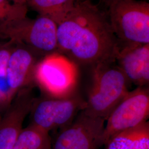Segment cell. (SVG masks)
I'll return each mask as SVG.
<instances>
[{"mask_svg":"<svg viewBox=\"0 0 149 149\" xmlns=\"http://www.w3.org/2000/svg\"><path fill=\"white\" fill-rule=\"evenodd\" d=\"M58 52L75 64L116 62L120 45L107 15L90 0L76 2L58 25Z\"/></svg>","mask_w":149,"mask_h":149,"instance_id":"6da1fadb","label":"cell"},{"mask_svg":"<svg viewBox=\"0 0 149 149\" xmlns=\"http://www.w3.org/2000/svg\"><path fill=\"white\" fill-rule=\"evenodd\" d=\"M92 69V84L82 111L106 121L129 92V82L116 62L97 64Z\"/></svg>","mask_w":149,"mask_h":149,"instance_id":"7a4b0ae2","label":"cell"},{"mask_svg":"<svg viewBox=\"0 0 149 149\" xmlns=\"http://www.w3.org/2000/svg\"><path fill=\"white\" fill-rule=\"evenodd\" d=\"M107 16L120 48L149 44V3L137 0H108Z\"/></svg>","mask_w":149,"mask_h":149,"instance_id":"3957f363","label":"cell"},{"mask_svg":"<svg viewBox=\"0 0 149 149\" xmlns=\"http://www.w3.org/2000/svg\"><path fill=\"white\" fill-rule=\"evenodd\" d=\"M77 64L58 52L47 55L36 65L33 82L49 97L65 98L76 93Z\"/></svg>","mask_w":149,"mask_h":149,"instance_id":"277c9868","label":"cell"},{"mask_svg":"<svg viewBox=\"0 0 149 149\" xmlns=\"http://www.w3.org/2000/svg\"><path fill=\"white\" fill-rule=\"evenodd\" d=\"M58 25L48 17L40 16L31 19L27 17L0 23V39L25 44L48 54L58 50Z\"/></svg>","mask_w":149,"mask_h":149,"instance_id":"5b68a950","label":"cell"},{"mask_svg":"<svg viewBox=\"0 0 149 149\" xmlns=\"http://www.w3.org/2000/svg\"><path fill=\"white\" fill-rule=\"evenodd\" d=\"M149 116L148 86L137 87L129 91L106 120L102 139V146L113 135L148 121Z\"/></svg>","mask_w":149,"mask_h":149,"instance_id":"8992f818","label":"cell"},{"mask_svg":"<svg viewBox=\"0 0 149 149\" xmlns=\"http://www.w3.org/2000/svg\"><path fill=\"white\" fill-rule=\"evenodd\" d=\"M84 101L75 93L65 98L37 100L32 106V124L50 133L66 127L85 106Z\"/></svg>","mask_w":149,"mask_h":149,"instance_id":"52a82bcc","label":"cell"},{"mask_svg":"<svg viewBox=\"0 0 149 149\" xmlns=\"http://www.w3.org/2000/svg\"><path fill=\"white\" fill-rule=\"evenodd\" d=\"M105 122L80 111L71 124L59 130L51 149H100Z\"/></svg>","mask_w":149,"mask_h":149,"instance_id":"ba28073f","label":"cell"},{"mask_svg":"<svg viewBox=\"0 0 149 149\" xmlns=\"http://www.w3.org/2000/svg\"><path fill=\"white\" fill-rule=\"evenodd\" d=\"M29 86L16 95L3 117L0 120V149H13L18 135L23 129L25 118L31 112L36 100Z\"/></svg>","mask_w":149,"mask_h":149,"instance_id":"9c48e42d","label":"cell"},{"mask_svg":"<svg viewBox=\"0 0 149 149\" xmlns=\"http://www.w3.org/2000/svg\"><path fill=\"white\" fill-rule=\"evenodd\" d=\"M116 64L128 82L137 87L148 86L149 44L128 45L120 47Z\"/></svg>","mask_w":149,"mask_h":149,"instance_id":"30bf717a","label":"cell"},{"mask_svg":"<svg viewBox=\"0 0 149 149\" xmlns=\"http://www.w3.org/2000/svg\"><path fill=\"white\" fill-rule=\"evenodd\" d=\"M37 63L30 50L19 48L13 50L6 69V78L11 91L17 93L31 86L33 82L34 70Z\"/></svg>","mask_w":149,"mask_h":149,"instance_id":"8fae6325","label":"cell"},{"mask_svg":"<svg viewBox=\"0 0 149 149\" xmlns=\"http://www.w3.org/2000/svg\"><path fill=\"white\" fill-rule=\"evenodd\" d=\"M103 149H149V123L113 135L103 145Z\"/></svg>","mask_w":149,"mask_h":149,"instance_id":"7c38bea8","label":"cell"},{"mask_svg":"<svg viewBox=\"0 0 149 149\" xmlns=\"http://www.w3.org/2000/svg\"><path fill=\"white\" fill-rule=\"evenodd\" d=\"M30 5L40 16L48 17L57 25L74 7L76 0H29Z\"/></svg>","mask_w":149,"mask_h":149,"instance_id":"4fadbf2b","label":"cell"},{"mask_svg":"<svg viewBox=\"0 0 149 149\" xmlns=\"http://www.w3.org/2000/svg\"><path fill=\"white\" fill-rule=\"evenodd\" d=\"M52 140L49 132L31 123L23 128L13 149H51Z\"/></svg>","mask_w":149,"mask_h":149,"instance_id":"5bb4252c","label":"cell"},{"mask_svg":"<svg viewBox=\"0 0 149 149\" xmlns=\"http://www.w3.org/2000/svg\"><path fill=\"white\" fill-rule=\"evenodd\" d=\"M26 4L11 3L10 0H0V23L27 17Z\"/></svg>","mask_w":149,"mask_h":149,"instance_id":"9a60e30c","label":"cell"},{"mask_svg":"<svg viewBox=\"0 0 149 149\" xmlns=\"http://www.w3.org/2000/svg\"><path fill=\"white\" fill-rule=\"evenodd\" d=\"M15 97L8 84L6 76H0V108L10 106Z\"/></svg>","mask_w":149,"mask_h":149,"instance_id":"2e32d148","label":"cell"},{"mask_svg":"<svg viewBox=\"0 0 149 149\" xmlns=\"http://www.w3.org/2000/svg\"><path fill=\"white\" fill-rule=\"evenodd\" d=\"M13 42L9 41L0 46V76L6 75L7 66L8 63L10 55L13 51V49L10 47V45Z\"/></svg>","mask_w":149,"mask_h":149,"instance_id":"e0dca14e","label":"cell"},{"mask_svg":"<svg viewBox=\"0 0 149 149\" xmlns=\"http://www.w3.org/2000/svg\"><path fill=\"white\" fill-rule=\"evenodd\" d=\"M13 3L17 4H26L27 2H28L29 0H10Z\"/></svg>","mask_w":149,"mask_h":149,"instance_id":"ac0fdd59","label":"cell"},{"mask_svg":"<svg viewBox=\"0 0 149 149\" xmlns=\"http://www.w3.org/2000/svg\"><path fill=\"white\" fill-rule=\"evenodd\" d=\"M76 2H80V1H85V0H76Z\"/></svg>","mask_w":149,"mask_h":149,"instance_id":"d6986e66","label":"cell"},{"mask_svg":"<svg viewBox=\"0 0 149 149\" xmlns=\"http://www.w3.org/2000/svg\"><path fill=\"white\" fill-rule=\"evenodd\" d=\"M3 44H1V43H0V46H1V45H3Z\"/></svg>","mask_w":149,"mask_h":149,"instance_id":"ffe728a7","label":"cell"},{"mask_svg":"<svg viewBox=\"0 0 149 149\" xmlns=\"http://www.w3.org/2000/svg\"><path fill=\"white\" fill-rule=\"evenodd\" d=\"M1 116H0V120H1Z\"/></svg>","mask_w":149,"mask_h":149,"instance_id":"44dd1931","label":"cell"},{"mask_svg":"<svg viewBox=\"0 0 149 149\" xmlns=\"http://www.w3.org/2000/svg\"><path fill=\"white\" fill-rule=\"evenodd\" d=\"M105 1H108V0H105Z\"/></svg>","mask_w":149,"mask_h":149,"instance_id":"7402d4cb","label":"cell"},{"mask_svg":"<svg viewBox=\"0 0 149 149\" xmlns=\"http://www.w3.org/2000/svg\"></svg>","mask_w":149,"mask_h":149,"instance_id":"603a6c76","label":"cell"}]
</instances>
